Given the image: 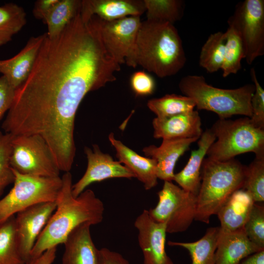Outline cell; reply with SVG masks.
<instances>
[{
    "label": "cell",
    "instance_id": "cell-12",
    "mask_svg": "<svg viewBox=\"0 0 264 264\" xmlns=\"http://www.w3.org/2000/svg\"><path fill=\"white\" fill-rule=\"evenodd\" d=\"M56 208V201L42 202L19 212L15 217L18 249L25 264L30 262L33 246Z\"/></svg>",
    "mask_w": 264,
    "mask_h": 264
},
{
    "label": "cell",
    "instance_id": "cell-34",
    "mask_svg": "<svg viewBox=\"0 0 264 264\" xmlns=\"http://www.w3.org/2000/svg\"><path fill=\"white\" fill-rule=\"evenodd\" d=\"M12 137L10 134L0 131V197L15 179L10 163Z\"/></svg>",
    "mask_w": 264,
    "mask_h": 264
},
{
    "label": "cell",
    "instance_id": "cell-6",
    "mask_svg": "<svg viewBox=\"0 0 264 264\" xmlns=\"http://www.w3.org/2000/svg\"><path fill=\"white\" fill-rule=\"evenodd\" d=\"M210 129L216 140L207 152L208 158L226 161L248 152L264 157V129L254 125L250 118L219 119Z\"/></svg>",
    "mask_w": 264,
    "mask_h": 264
},
{
    "label": "cell",
    "instance_id": "cell-21",
    "mask_svg": "<svg viewBox=\"0 0 264 264\" xmlns=\"http://www.w3.org/2000/svg\"><path fill=\"white\" fill-rule=\"evenodd\" d=\"M109 139L116 151L118 161L134 174L146 190H150L157 184V165L154 159L139 155L116 139L112 132L109 135Z\"/></svg>",
    "mask_w": 264,
    "mask_h": 264
},
{
    "label": "cell",
    "instance_id": "cell-5",
    "mask_svg": "<svg viewBox=\"0 0 264 264\" xmlns=\"http://www.w3.org/2000/svg\"><path fill=\"white\" fill-rule=\"evenodd\" d=\"M184 95L194 101L198 110L216 113L219 119H228L234 115L251 118V98L254 93V84H246L233 89H224L208 84L204 76L187 75L178 84Z\"/></svg>",
    "mask_w": 264,
    "mask_h": 264
},
{
    "label": "cell",
    "instance_id": "cell-16",
    "mask_svg": "<svg viewBox=\"0 0 264 264\" xmlns=\"http://www.w3.org/2000/svg\"><path fill=\"white\" fill-rule=\"evenodd\" d=\"M152 124L156 139H198L203 132L200 117L195 110L169 117H155Z\"/></svg>",
    "mask_w": 264,
    "mask_h": 264
},
{
    "label": "cell",
    "instance_id": "cell-22",
    "mask_svg": "<svg viewBox=\"0 0 264 264\" xmlns=\"http://www.w3.org/2000/svg\"><path fill=\"white\" fill-rule=\"evenodd\" d=\"M216 137L210 129L203 132L198 142V148L191 153L183 169L175 174L174 180L183 189L197 196L201 183V169L204 157Z\"/></svg>",
    "mask_w": 264,
    "mask_h": 264
},
{
    "label": "cell",
    "instance_id": "cell-2",
    "mask_svg": "<svg viewBox=\"0 0 264 264\" xmlns=\"http://www.w3.org/2000/svg\"><path fill=\"white\" fill-rule=\"evenodd\" d=\"M62 179V186L55 201L56 209L33 246L31 260L64 243L69 234L80 225H96L103 220L104 204L92 190H85L74 197L71 173L66 172Z\"/></svg>",
    "mask_w": 264,
    "mask_h": 264
},
{
    "label": "cell",
    "instance_id": "cell-35",
    "mask_svg": "<svg viewBox=\"0 0 264 264\" xmlns=\"http://www.w3.org/2000/svg\"><path fill=\"white\" fill-rule=\"evenodd\" d=\"M250 75L255 86L251 100L252 115L250 120L256 127L264 129V90L258 80L254 68L251 69Z\"/></svg>",
    "mask_w": 264,
    "mask_h": 264
},
{
    "label": "cell",
    "instance_id": "cell-30",
    "mask_svg": "<svg viewBox=\"0 0 264 264\" xmlns=\"http://www.w3.org/2000/svg\"><path fill=\"white\" fill-rule=\"evenodd\" d=\"M226 44L224 60L221 70L223 77L236 74L242 67L241 61L244 59V51L241 39L230 24L225 32Z\"/></svg>",
    "mask_w": 264,
    "mask_h": 264
},
{
    "label": "cell",
    "instance_id": "cell-10",
    "mask_svg": "<svg viewBox=\"0 0 264 264\" xmlns=\"http://www.w3.org/2000/svg\"><path fill=\"white\" fill-rule=\"evenodd\" d=\"M228 24L238 33L244 59L249 65L264 54V0H245L238 3Z\"/></svg>",
    "mask_w": 264,
    "mask_h": 264
},
{
    "label": "cell",
    "instance_id": "cell-27",
    "mask_svg": "<svg viewBox=\"0 0 264 264\" xmlns=\"http://www.w3.org/2000/svg\"><path fill=\"white\" fill-rule=\"evenodd\" d=\"M147 107L157 118H163L188 112L194 110L192 99L185 95L166 94L148 101Z\"/></svg>",
    "mask_w": 264,
    "mask_h": 264
},
{
    "label": "cell",
    "instance_id": "cell-9",
    "mask_svg": "<svg viewBox=\"0 0 264 264\" xmlns=\"http://www.w3.org/2000/svg\"><path fill=\"white\" fill-rule=\"evenodd\" d=\"M10 163L19 173L42 177L59 176V170L51 151L38 135L13 136Z\"/></svg>",
    "mask_w": 264,
    "mask_h": 264
},
{
    "label": "cell",
    "instance_id": "cell-7",
    "mask_svg": "<svg viewBox=\"0 0 264 264\" xmlns=\"http://www.w3.org/2000/svg\"><path fill=\"white\" fill-rule=\"evenodd\" d=\"M12 170L15 176L14 185L0 199V224L31 206L55 201L62 186L60 176H34Z\"/></svg>",
    "mask_w": 264,
    "mask_h": 264
},
{
    "label": "cell",
    "instance_id": "cell-1",
    "mask_svg": "<svg viewBox=\"0 0 264 264\" xmlns=\"http://www.w3.org/2000/svg\"><path fill=\"white\" fill-rule=\"evenodd\" d=\"M120 66L106 49L96 21L79 12L58 35L46 34L29 75L15 90L2 130L40 136L60 171L69 172L77 110L88 92L116 80Z\"/></svg>",
    "mask_w": 264,
    "mask_h": 264
},
{
    "label": "cell",
    "instance_id": "cell-8",
    "mask_svg": "<svg viewBox=\"0 0 264 264\" xmlns=\"http://www.w3.org/2000/svg\"><path fill=\"white\" fill-rule=\"evenodd\" d=\"M157 205L149 211L155 221L165 223L168 233L186 231L195 219L197 196L172 181H164Z\"/></svg>",
    "mask_w": 264,
    "mask_h": 264
},
{
    "label": "cell",
    "instance_id": "cell-15",
    "mask_svg": "<svg viewBox=\"0 0 264 264\" xmlns=\"http://www.w3.org/2000/svg\"><path fill=\"white\" fill-rule=\"evenodd\" d=\"M46 33L31 37L16 55L0 60V73L15 90L27 79L34 66Z\"/></svg>",
    "mask_w": 264,
    "mask_h": 264
},
{
    "label": "cell",
    "instance_id": "cell-11",
    "mask_svg": "<svg viewBox=\"0 0 264 264\" xmlns=\"http://www.w3.org/2000/svg\"><path fill=\"white\" fill-rule=\"evenodd\" d=\"M96 18L102 42L110 56L120 65L126 63L129 66H137L136 44L140 17L130 16L111 21Z\"/></svg>",
    "mask_w": 264,
    "mask_h": 264
},
{
    "label": "cell",
    "instance_id": "cell-18",
    "mask_svg": "<svg viewBox=\"0 0 264 264\" xmlns=\"http://www.w3.org/2000/svg\"><path fill=\"white\" fill-rule=\"evenodd\" d=\"M198 139H162L161 145L144 147L143 152L146 157L154 159L157 165V176L164 181H172L174 168L178 158L187 151L190 146Z\"/></svg>",
    "mask_w": 264,
    "mask_h": 264
},
{
    "label": "cell",
    "instance_id": "cell-31",
    "mask_svg": "<svg viewBox=\"0 0 264 264\" xmlns=\"http://www.w3.org/2000/svg\"><path fill=\"white\" fill-rule=\"evenodd\" d=\"M0 264H25L18 249L15 216L0 224Z\"/></svg>",
    "mask_w": 264,
    "mask_h": 264
},
{
    "label": "cell",
    "instance_id": "cell-39",
    "mask_svg": "<svg viewBox=\"0 0 264 264\" xmlns=\"http://www.w3.org/2000/svg\"><path fill=\"white\" fill-rule=\"evenodd\" d=\"M59 0H38L35 3L33 15L39 20L44 21L49 11Z\"/></svg>",
    "mask_w": 264,
    "mask_h": 264
},
{
    "label": "cell",
    "instance_id": "cell-33",
    "mask_svg": "<svg viewBox=\"0 0 264 264\" xmlns=\"http://www.w3.org/2000/svg\"><path fill=\"white\" fill-rule=\"evenodd\" d=\"M248 239L262 249H264V207L255 202L243 226Z\"/></svg>",
    "mask_w": 264,
    "mask_h": 264
},
{
    "label": "cell",
    "instance_id": "cell-3",
    "mask_svg": "<svg viewBox=\"0 0 264 264\" xmlns=\"http://www.w3.org/2000/svg\"><path fill=\"white\" fill-rule=\"evenodd\" d=\"M186 62L182 40L174 24L141 22L136 44L137 66L162 78L177 74Z\"/></svg>",
    "mask_w": 264,
    "mask_h": 264
},
{
    "label": "cell",
    "instance_id": "cell-28",
    "mask_svg": "<svg viewBox=\"0 0 264 264\" xmlns=\"http://www.w3.org/2000/svg\"><path fill=\"white\" fill-rule=\"evenodd\" d=\"M26 22V14L22 6L12 2L0 6V46L10 42Z\"/></svg>",
    "mask_w": 264,
    "mask_h": 264
},
{
    "label": "cell",
    "instance_id": "cell-26",
    "mask_svg": "<svg viewBox=\"0 0 264 264\" xmlns=\"http://www.w3.org/2000/svg\"><path fill=\"white\" fill-rule=\"evenodd\" d=\"M225 44V32L218 31L211 34L201 47L198 60L199 66L209 73L221 69Z\"/></svg>",
    "mask_w": 264,
    "mask_h": 264
},
{
    "label": "cell",
    "instance_id": "cell-41",
    "mask_svg": "<svg viewBox=\"0 0 264 264\" xmlns=\"http://www.w3.org/2000/svg\"><path fill=\"white\" fill-rule=\"evenodd\" d=\"M239 264H264V249L247 256Z\"/></svg>",
    "mask_w": 264,
    "mask_h": 264
},
{
    "label": "cell",
    "instance_id": "cell-13",
    "mask_svg": "<svg viewBox=\"0 0 264 264\" xmlns=\"http://www.w3.org/2000/svg\"><path fill=\"white\" fill-rule=\"evenodd\" d=\"M134 225L138 231V242L143 264H174L165 249L166 225L154 220L147 210L136 218Z\"/></svg>",
    "mask_w": 264,
    "mask_h": 264
},
{
    "label": "cell",
    "instance_id": "cell-37",
    "mask_svg": "<svg viewBox=\"0 0 264 264\" xmlns=\"http://www.w3.org/2000/svg\"><path fill=\"white\" fill-rule=\"evenodd\" d=\"M15 89L8 82L6 79L0 77V121L11 108L13 103Z\"/></svg>",
    "mask_w": 264,
    "mask_h": 264
},
{
    "label": "cell",
    "instance_id": "cell-23",
    "mask_svg": "<svg viewBox=\"0 0 264 264\" xmlns=\"http://www.w3.org/2000/svg\"><path fill=\"white\" fill-rule=\"evenodd\" d=\"M255 202L243 189L233 193L218 211L220 227L234 231L243 228Z\"/></svg>",
    "mask_w": 264,
    "mask_h": 264
},
{
    "label": "cell",
    "instance_id": "cell-29",
    "mask_svg": "<svg viewBox=\"0 0 264 264\" xmlns=\"http://www.w3.org/2000/svg\"><path fill=\"white\" fill-rule=\"evenodd\" d=\"M147 20L174 23L183 16L184 2L180 0H144Z\"/></svg>",
    "mask_w": 264,
    "mask_h": 264
},
{
    "label": "cell",
    "instance_id": "cell-19",
    "mask_svg": "<svg viewBox=\"0 0 264 264\" xmlns=\"http://www.w3.org/2000/svg\"><path fill=\"white\" fill-rule=\"evenodd\" d=\"M91 226L82 224L69 234L63 243L62 264H99V249L92 239Z\"/></svg>",
    "mask_w": 264,
    "mask_h": 264
},
{
    "label": "cell",
    "instance_id": "cell-38",
    "mask_svg": "<svg viewBox=\"0 0 264 264\" xmlns=\"http://www.w3.org/2000/svg\"><path fill=\"white\" fill-rule=\"evenodd\" d=\"M99 264H130L121 254L107 248L99 249Z\"/></svg>",
    "mask_w": 264,
    "mask_h": 264
},
{
    "label": "cell",
    "instance_id": "cell-24",
    "mask_svg": "<svg viewBox=\"0 0 264 264\" xmlns=\"http://www.w3.org/2000/svg\"><path fill=\"white\" fill-rule=\"evenodd\" d=\"M220 227L209 228L205 235L194 242L169 241L170 246L184 248L189 252L192 264H215V251Z\"/></svg>",
    "mask_w": 264,
    "mask_h": 264
},
{
    "label": "cell",
    "instance_id": "cell-17",
    "mask_svg": "<svg viewBox=\"0 0 264 264\" xmlns=\"http://www.w3.org/2000/svg\"><path fill=\"white\" fill-rule=\"evenodd\" d=\"M263 249L248 239L243 228L227 231L220 227L215 264H239L247 256Z\"/></svg>",
    "mask_w": 264,
    "mask_h": 264
},
{
    "label": "cell",
    "instance_id": "cell-14",
    "mask_svg": "<svg viewBox=\"0 0 264 264\" xmlns=\"http://www.w3.org/2000/svg\"><path fill=\"white\" fill-rule=\"evenodd\" d=\"M84 151L88 160L86 171L82 177L72 186V193L78 197L90 184L111 178L135 177L134 174L118 161H115L109 154L101 151L98 146L93 149L85 147Z\"/></svg>",
    "mask_w": 264,
    "mask_h": 264
},
{
    "label": "cell",
    "instance_id": "cell-36",
    "mask_svg": "<svg viewBox=\"0 0 264 264\" xmlns=\"http://www.w3.org/2000/svg\"><path fill=\"white\" fill-rule=\"evenodd\" d=\"M131 85L134 93L140 96L152 94L155 88L154 78L144 71H137L132 74Z\"/></svg>",
    "mask_w": 264,
    "mask_h": 264
},
{
    "label": "cell",
    "instance_id": "cell-32",
    "mask_svg": "<svg viewBox=\"0 0 264 264\" xmlns=\"http://www.w3.org/2000/svg\"><path fill=\"white\" fill-rule=\"evenodd\" d=\"M242 189L252 197L255 202L264 200V157H255L246 166Z\"/></svg>",
    "mask_w": 264,
    "mask_h": 264
},
{
    "label": "cell",
    "instance_id": "cell-25",
    "mask_svg": "<svg viewBox=\"0 0 264 264\" xmlns=\"http://www.w3.org/2000/svg\"><path fill=\"white\" fill-rule=\"evenodd\" d=\"M82 0H59L47 15L44 22L47 25V35L52 38L61 33L80 12Z\"/></svg>",
    "mask_w": 264,
    "mask_h": 264
},
{
    "label": "cell",
    "instance_id": "cell-4",
    "mask_svg": "<svg viewBox=\"0 0 264 264\" xmlns=\"http://www.w3.org/2000/svg\"><path fill=\"white\" fill-rule=\"evenodd\" d=\"M245 167L235 158L222 161L204 159L195 220L209 223L210 217L231 195L242 189Z\"/></svg>",
    "mask_w": 264,
    "mask_h": 264
},
{
    "label": "cell",
    "instance_id": "cell-40",
    "mask_svg": "<svg viewBox=\"0 0 264 264\" xmlns=\"http://www.w3.org/2000/svg\"><path fill=\"white\" fill-rule=\"evenodd\" d=\"M56 251L57 247L50 248L26 264H52L56 258Z\"/></svg>",
    "mask_w": 264,
    "mask_h": 264
},
{
    "label": "cell",
    "instance_id": "cell-20",
    "mask_svg": "<svg viewBox=\"0 0 264 264\" xmlns=\"http://www.w3.org/2000/svg\"><path fill=\"white\" fill-rule=\"evenodd\" d=\"M80 12L87 18L95 15L111 21L130 16L140 17L145 7L141 0H83Z\"/></svg>",
    "mask_w": 264,
    "mask_h": 264
}]
</instances>
